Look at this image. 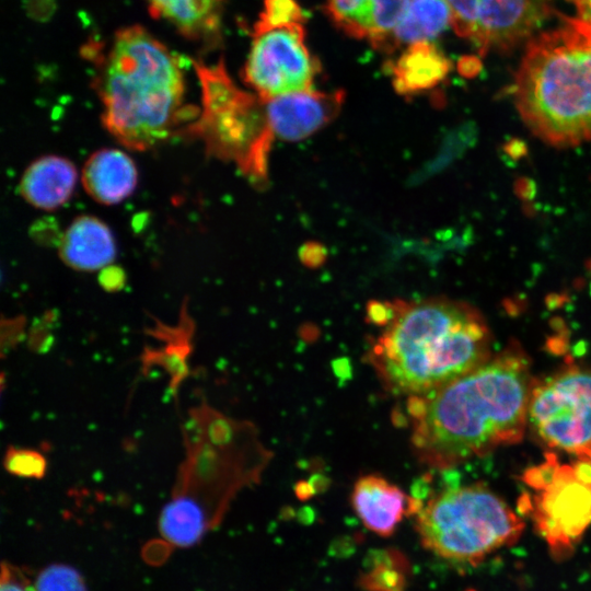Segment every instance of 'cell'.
<instances>
[{
  "mask_svg": "<svg viewBox=\"0 0 591 591\" xmlns=\"http://www.w3.org/2000/svg\"><path fill=\"white\" fill-rule=\"evenodd\" d=\"M532 386L529 359L511 345L448 384L408 396L415 456L443 471L518 443L528 424Z\"/></svg>",
  "mask_w": 591,
  "mask_h": 591,
  "instance_id": "obj_1",
  "label": "cell"
},
{
  "mask_svg": "<svg viewBox=\"0 0 591 591\" xmlns=\"http://www.w3.org/2000/svg\"><path fill=\"white\" fill-rule=\"evenodd\" d=\"M392 317L364 360L393 395H424L491 357V335L472 305L449 299L394 300Z\"/></svg>",
  "mask_w": 591,
  "mask_h": 591,
  "instance_id": "obj_2",
  "label": "cell"
},
{
  "mask_svg": "<svg viewBox=\"0 0 591 591\" xmlns=\"http://www.w3.org/2000/svg\"><path fill=\"white\" fill-rule=\"evenodd\" d=\"M526 127L556 147L591 140V23L560 15V23L528 42L513 81Z\"/></svg>",
  "mask_w": 591,
  "mask_h": 591,
  "instance_id": "obj_3",
  "label": "cell"
},
{
  "mask_svg": "<svg viewBox=\"0 0 591 591\" xmlns=\"http://www.w3.org/2000/svg\"><path fill=\"white\" fill-rule=\"evenodd\" d=\"M99 92L106 130L131 150L161 144L187 117L177 59L140 26L116 34Z\"/></svg>",
  "mask_w": 591,
  "mask_h": 591,
  "instance_id": "obj_4",
  "label": "cell"
},
{
  "mask_svg": "<svg viewBox=\"0 0 591 591\" xmlns=\"http://www.w3.org/2000/svg\"><path fill=\"white\" fill-rule=\"evenodd\" d=\"M523 528L514 511L482 484L448 488L429 497L415 520L426 549L470 565L517 542Z\"/></svg>",
  "mask_w": 591,
  "mask_h": 591,
  "instance_id": "obj_5",
  "label": "cell"
},
{
  "mask_svg": "<svg viewBox=\"0 0 591 591\" xmlns=\"http://www.w3.org/2000/svg\"><path fill=\"white\" fill-rule=\"evenodd\" d=\"M201 85V113L187 136L200 139L209 155L233 162L254 184H265L275 138L265 100L237 88L223 65H196Z\"/></svg>",
  "mask_w": 591,
  "mask_h": 591,
  "instance_id": "obj_6",
  "label": "cell"
},
{
  "mask_svg": "<svg viewBox=\"0 0 591 591\" xmlns=\"http://www.w3.org/2000/svg\"><path fill=\"white\" fill-rule=\"evenodd\" d=\"M243 72L265 100L312 89L317 62L305 45L304 14L296 0H264Z\"/></svg>",
  "mask_w": 591,
  "mask_h": 591,
  "instance_id": "obj_7",
  "label": "cell"
},
{
  "mask_svg": "<svg viewBox=\"0 0 591 591\" xmlns=\"http://www.w3.org/2000/svg\"><path fill=\"white\" fill-rule=\"evenodd\" d=\"M525 482L535 490L525 501L538 532L555 556H567L591 523V462L560 464L547 454Z\"/></svg>",
  "mask_w": 591,
  "mask_h": 591,
  "instance_id": "obj_8",
  "label": "cell"
},
{
  "mask_svg": "<svg viewBox=\"0 0 591 591\" xmlns=\"http://www.w3.org/2000/svg\"><path fill=\"white\" fill-rule=\"evenodd\" d=\"M528 422L547 447L591 462V368L570 367L533 385Z\"/></svg>",
  "mask_w": 591,
  "mask_h": 591,
  "instance_id": "obj_9",
  "label": "cell"
},
{
  "mask_svg": "<svg viewBox=\"0 0 591 591\" xmlns=\"http://www.w3.org/2000/svg\"><path fill=\"white\" fill-rule=\"evenodd\" d=\"M454 32L480 54L528 42L554 14L552 0H445Z\"/></svg>",
  "mask_w": 591,
  "mask_h": 591,
  "instance_id": "obj_10",
  "label": "cell"
},
{
  "mask_svg": "<svg viewBox=\"0 0 591 591\" xmlns=\"http://www.w3.org/2000/svg\"><path fill=\"white\" fill-rule=\"evenodd\" d=\"M344 99L341 90L321 92L311 89L264 100L274 136L297 141L332 121L339 113Z\"/></svg>",
  "mask_w": 591,
  "mask_h": 591,
  "instance_id": "obj_11",
  "label": "cell"
},
{
  "mask_svg": "<svg viewBox=\"0 0 591 591\" xmlns=\"http://www.w3.org/2000/svg\"><path fill=\"white\" fill-rule=\"evenodd\" d=\"M350 502L362 523L385 537L394 533L404 517L416 515L424 505L376 474L363 475L355 483Z\"/></svg>",
  "mask_w": 591,
  "mask_h": 591,
  "instance_id": "obj_12",
  "label": "cell"
},
{
  "mask_svg": "<svg viewBox=\"0 0 591 591\" xmlns=\"http://www.w3.org/2000/svg\"><path fill=\"white\" fill-rule=\"evenodd\" d=\"M409 0H326V11L346 34L375 48H394L393 33Z\"/></svg>",
  "mask_w": 591,
  "mask_h": 591,
  "instance_id": "obj_13",
  "label": "cell"
},
{
  "mask_svg": "<svg viewBox=\"0 0 591 591\" xmlns=\"http://www.w3.org/2000/svg\"><path fill=\"white\" fill-rule=\"evenodd\" d=\"M138 172L130 157L118 149H101L86 160L82 170L85 192L97 202L114 205L135 190Z\"/></svg>",
  "mask_w": 591,
  "mask_h": 591,
  "instance_id": "obj_14",
  "label": "cell"
},
{
  "mask_svg": "<svg viewBox=\"0 0 591 591\" xmlns=\"http://www.w3.org/2000/svg\"><path fill=\"white\" fill-rule=\"evenodd\" d=\"M59 254L63 263L77 270L93 271L111 264L116 245L109 228L100 219L82 216L63 233Z\"/></svg>",
  "mask_w": 591,
  "mask_h": 591,
  "instance_id": "obj_15",
  "label": "cell"
},
{
  "mask_svg": "<svg viewBox=\"0 0 591 591\" xmlns=\"http://www.w3.org/2000/svg\"><path fill=\"white\" fill-rule=\"evenodd\" d=\"M78 173L66 158L42 157L32 162L22 175L19 192L31 205L43 210H54L71 197Z\"/></svg>",
  "mask_w": 591,
  "mask_h": 591,
  "instance_id": "obj_16",
  "label": "cell"
},
{
  "mask_svg": "<svg viewBox=\"0 0 591 591\" xmlns=\"http://www.w3.org/2000/svg\"><path fill=\"white\" fill-rule=\"evenodd\" d=\"M449 70L448 59L430 42L410 44L391 68L394 88L401 94L433 88Z\"/></svg>",
  "mask_w": 591,
  "mask_h": 591,
  "instance_id": "obj_17",
  "label": "cell"
},
{
  "mask_svg": "<svg viewBox=\"0 0 591 591\" xmlns=\"http://www.w3.org/2000/svg\"><path fill=\"white\" fill-rule=\"evenodd\" d=\"M451 26V9L445 0H409L393 33V47L430 42Z\"/></svg>",
  "mask_w": 591,
  "mask_h": 591,
  "instance_id": "obj_18",
  "label": "cell"
},
{
  "mask_svg": "<svg viewBox=\"0 0 591 591\" xmlns=\"http://www.w3.org/2000/svg\"><path fill=\"white\" fill-rule=\"evenodd\" d=\"M193 323L183 308L181 321L177 326H165L162 323L155 325L153 334L157 338L165 341V347L159 351H149L143 357L146 366H162L171 375V389L176 391L181 382L189 373L187 357L190 354Z\"/></svg>",
  "mask_w": 591,
  "mask_h": 591,
  "instance_id": "obj_19",
  "label": "cell"
},
{
  "mask_svg": "<svg viewBox=\"0 0 591 591\" xmlns=\"http://www.w3.org/2000/svg\"><path fill=\"white\" fill-rule=\"evenodd\" d=\"M154 15L172 22L185 35L197 36L219 24L221 0H149Z\"/></svg>",
  "mask_w": 591,
  "mask_h": 591,
  "instance_id": "obj_20",
  "label": "cell"
},
{
  "mask_svg": "<svg viewBox=\"0 0 591 591\" xmlns=\"http://www.w3.org/2000/svg\"><path fill=\"white\" fill-rule=\"evenodd\" d=\"M369 570L360 579L369 591H405L407 561L394 551H376L369 556Z\"/></svg>",
  "mask_w": 591,
  "mask_h": 591,
  "instance_id": "obj_21",
  "label": "cell"
},
{
  "mask_svg": "<svg viewBox=\"0 0 591 591\" xmlns=\"http://www.w3.org/2000/svg\"><path fill=\"white\" fill-rule=\"evenodd\" d=\"M3 466L11 475L42 479L47 472V460L37 450L10 445L4 453Z\"/></svg>",
  "mask_w": 591,
  "mask_h": 591,
  "instance_id": "obj_22",
  "label": "cell"
},
{
  "mask_svg": "<svg viewBox=\"0 0 591 591\" xmlns=\"http://www.w3.org/2000/svg\"><path fill=\"white\" fill-rule=\"evenodd\" d=\"M34 591H85L80 575L63 565H54L44 569L36 579Z\"/></svg>",
  "mask_w": 591,
  "mask_h": 591,
  "instance_id": "obj_23",
  "label": "cell"
},
{
  "mask_svg": "<svg viewBox=\"0 0 591 591\" xmlns=\"http://www.w3.org/2000/svg\"><path fill=\"white\" fill-rule=\"evenodd\" d=\"M0 591H34L20 570L2 564Z\"/></svg>",
  "mask_w": 591,
  "mask_h": 591,
  "instance_id": "obj_24",
  "label": "cell"
},
{
  "mask_svg": "<svg viewBox=\"0 0 591 591\" xmlns=\"http://www.w3.org/2000/svg\"><path fill=\"white\" fill-rule=\"evenodd\" d=\"M300 256L306 265L317 266L324 259V248L318 244L310 243L301 250Z\"/></svg>",
  "mask_w": 591,
  "mask_h": 591,
  "instance_id": "obj_25",
  "label": "cell"
},
{
  "mask_svg": "<svg viewBox=\"0 0 591 591\" xmlns=\"http://www.w3.org/2000/svg\"><path fill=\"white\" fill-rule=\"evenodd\" d=\"M577 11V16L591 23V0H566Z\"/></svg>",
  "mask_w": 591,
  "mask_h": 591,
  "instance_id": "obj_26",
  "label": "cell"
}]
</instances>
